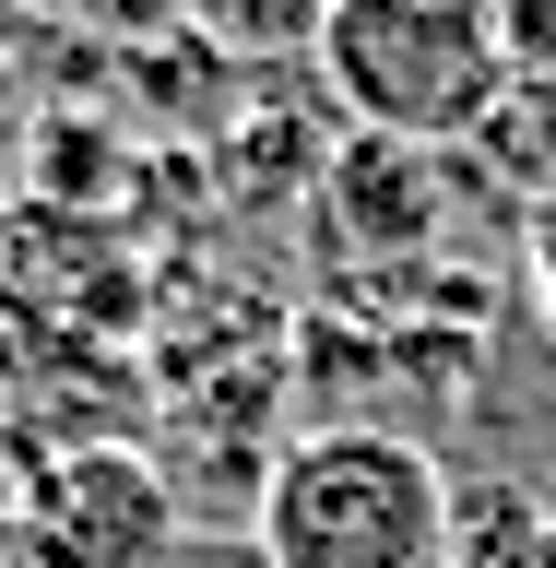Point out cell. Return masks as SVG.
<instances>
[{"mask_svg": "<svg viewBox=\"0 0 556 568\" xmlns=\"http://www.w3.org/2000/svg\"><path fill=\"white\" fill-rule=\"evenodd\" d=\"M462 532L451 462L403 426H309L284 438L249 497V557L261 568H438Z\"/></svg>", "mask_w": 556, "mask_h": 568, "instance_id": "6da1fadb", "label": "cell"}, {"mask_svg": "<svg viewBox=\"0 0 556 568\" xmlns=\"http://www.w3.org/2000/svg\"><path fill=\"white\" fill-rule=\"evenodd\" d=\"M309 60L344 106V131L462 142L509 83V24H497V0H332Z\"/></svg>", "mask_w": 556, "mask_h": 568, "instance_id": "7a4b0ae2", "label": "cell"}, {"mask_svg": "<svg viewBox=\"0 0 556 568\" xmlns=\"http://www.w3.org/2000/svg\"><path fill=\"white\" fill-rule=\"evenodd\" d=\"M12 545H24V568H166L190 545V509L154 450L71 438L12 474Z\"/></svg>", "mask_w": 556, "mask_h": 568, "instance_id": "3957f363", "label": "cell"}, {"mask_svg": "<svg viewBox=\"0 0 556 568\" xmlns=\"http://www.w3.org/2000/svg\"><path fill=\"white\" fill-rule=\"evenodd\" d=\"M0 320L107 344L142 320V261L95 202H12L0 213Z\"/></svg>", "mask_w": 556, "mask_h": 568, "instance_id": "277c9868", "label": "cell"}, {"mask_svg": "<svg viewBox=\"0 0 556 568\" xmlns=\"http://www.w3.org/2000/svg\"><path fill=\"white\" fill-rule=\"evenodd\" d=\"M451 178L462 142H403V131H355L320 166V261L344 273H403L451 237Z\"/></svg>", "mask_w": 556, "mask_h": 568, "instance_id": "5b68a950", "label": "cell"}, {"mask_svg": "<svg viewBox=\"0 0 556 568\" xmlns=\"http://www.w3.org/2000/svg\"><path fill=\"white\" fill-rule=\"evenodd\" d=\"M462 166H486L522 202H556V71H509L497 83V106L462 131Z\"/></svg>", "mask_w": 556, "mask_h": 568, "instance_id": "8992f818", "label": "cell"}, {"mask_svg": "<svg viewBox=\"0 0 556 568\" xmlns=\"http://www.w3.org/2000/svg\"><path fill=\"white\" fill-rule=\"evenodd\" d=\"M213 60H309L332 0H178Z\"/></svg>", "mask_w": 556, "mask_h": 568, "instance_id": "52a82bcc", "label": "cell"}, {"mask_svg": "<svg viewBox=\"0 0 556 568\" xmlns=\"http://www.w3.org/2000/svg\"><path fill=\"white\" fill-rule=\"evenodd\" d=\"M438 568H556V509L522 486H497V497H462V532H451V557Z\"/></svg>", "mask_w": 556, "mask_h": 568, "instance_id": "ba28073f", "label": "cell"}, {"mask_svg": "<svg viewBox=\"0 0 556 568\" xmlns=\"http://www.w3.org/2000/svg\"><path fill=\"white\" fill-rule=\"evenodd\" d=\"M509 24V71H556V0H497Z\"/></svg>", "mask_w": 556, "mask_h": 568, "instance_id": "9c48e42d", "label": "cell"}, {"mask_svg": "<svg viewBox=\"0 0 556 568\" xmlns=\"http://www.w3.org/2000/svg\"><path fill=\"white\" fill-rule=\"evenodd\" d=\"M522 284H533V308L556 332V202H533V225H522Z\"/></svg>", "mask_w": 556, "mask_h": 568, "instance_id": "30bf717a", "label": "cell"}, {"mask_svg": "<svg viewBox=\"0 0 556 568\" xmlns=\"http://www.w3.org/2000/svg\"><path fill=\"white\" fill-rule=\"evenodd\" d=\"M12 83H24V48H12V36H0V106H12Z\"/></svg>", "mask_w": 556, "mask_h": 568, "instance_id": "8fae6325", "label": "cell"}, {"mask_svg": "<svg viewBox=\"0 0 556 568\" xmlns=\"http://www.w3.org/2000/svg\"><path fill=\"white\" fill-rule=\"evenodd\" d=\"M0 213H12V202H0Z\"/></svg>", "mask_w": 556, "mask_h": 568, "instance_id": "7c38bea8", "label": "cell"}]
</instances>
